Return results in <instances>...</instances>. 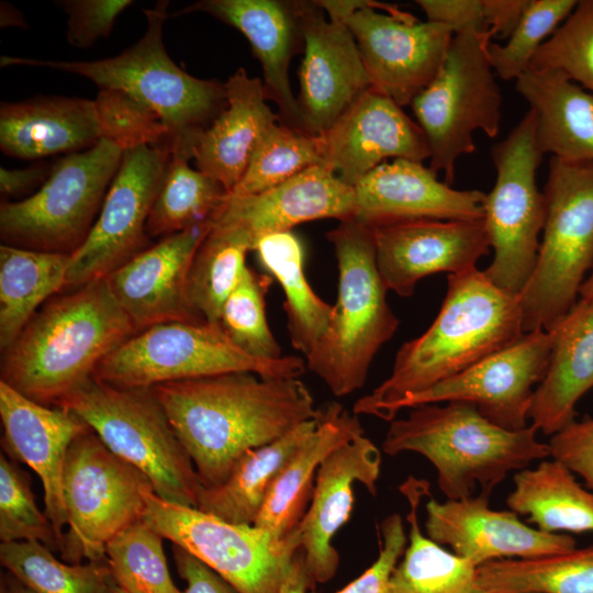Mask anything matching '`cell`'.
<instances>
[{
  "label": "cell",
  "instance_id": "cell-1",
  "mask_svg": "<svg viewBox=\"0 0 593 593\" xmlns=\"http://www.w3.org/2000/svg\"><path fill=\"white\" fill-rule=\"evenodd\" d=\"M150 389L205 486L222 483L248 450L281 438L321 412L299 378L235 371Z\"/></svg>",
  "mask_w": 593,
  "mask_h": 593
},
{
  "label": "cell",
  "instance_id": "cell-2",
  "mask_svg": "<svg viewBox=\"0 0 593 593\" xmlns=\"http://www.w3.org/2000/svg\"><path fill=\"white\" fill-rule=\"evenodd\" d=\"M524 333L518 295L496 287L477 268L448 275L447 292L432 325L400 347L390 376L358 399L353 413L391 422L403 399L507 348Z\"/></svg>",
  "mask_w": 593,
  "mask_h": 593
},
{
  "label": "cell",
  "instance_id": "cell-3",
  "mask_svg": "<svg viewBox=\"0 0 593 593\" xmlns=\"http://www.w3.org/2000/svg\"><path fill=\"white\" fill-rule=\"evenodd\" d=\"M135 333L105 278L86 283L48 300L2 350L1 381L37 403L57 406Z\"/></svg>",
  "mask_w": 593,
  "mask_h": 593
},
{
  "label": "cell",
  "instance_id": "cell-4",
  "mask_svg": "<svg viewBox=\"0 0 593 593\" xmlns=\"http://www.w3.org/2000/svg\"><path fill=\"white\" fill-rule=\"evenodd\" d=\"M537 432L532 424L505 429L466 402L423 404L390 422L382 449L389 456H423L435 468L447 500H461L472 496L478 486L491 494L510 472L550 456Z\"/></svg>",
  "mask_w": 593,
  "mask_h": 593
},
{
  "label": "cell",
  "instance_id": "cell-5",
  "mask_svg": "<svg viewBox=\"0 0 593 593\" xmlns=\"http://www.w3.org/2000/svg\"><path fill=\"white\" fill-rule=\"evenodd\" d=\"M169 1L144 10L146 30L131 47L98 60H42L2 56V67H46L85 77L99 89L121 91L153 111L169 135L171 155L192 159L199 136L226 108L224 83L193 77L180 68L164 45Z\"/></svg>",
  "mask_w": 593,
  "mask_h": 593
},
{
  "label": "cell",
  "instance_id": "cell-6",
  "mask_svg": "<svg viewBox=\"0 0 593 593\" xmlns=\"http://www.w3.org/2000/svg\"><path fill=\"white\" fill-rule=\"evenodd\" d=\"M326 237L337 262V299L326 331L304 360L335 396L343 398L365 385L377 353L400 321L378 270L373 228L350 219Z\"/></svg>",
  "mask_w": 593,
  "mask_h": 593
},
{
  "label": "cell",
  "instance_id": "cell-7",
  "mask_svg": "<svg viewBox=\"0 0 593 593\" xmlns=\"http://www.w3.org/2000/svg\"><path fill=\"white\" fill-rule=\"evenodd\" d=\"M534 272L518 295L524 332L550 329L577 303L593 267V160L551 157Z\"/></svg>",
  "mask_w": 593,
  "mask_h": 593
},
{
  "label": "cell",
  "instance_id": "cell-8",
  "mask_svg": "<svg viewBox=\"0 0 593 593\" xmlns=\"http://www.w3.org/2000/svg\"><path fill=\"white\" fill-rule=\"evenodd\" d=\"M57 407L75 413L113 454L142 471L160 499L195 507L202 483L150 388H116L92 378Z\"/></svg>",
  "mask_w": 593,
  "mask_h": 593
},
{
  "label": "cell",
  "instance_id": "cell-9",
  "mask_svg": "<svg viewBox=\"0 0 593 593\" xmlns=\"http://www.w3.org/2000/svg\"><path fill=\"white\" fill-rule=\"evenodd\" d=\"M492 37L490 31L455 34L438 74L411 103L429 146V169L449 186L458 159L475 152L474 133L493 138L500 131L503 98L488 54Z\"/></svg>",
  "mask_w": 593,
  "mask_h": 593
},
{
  "label": "cell",
  "instance_id": "cell-10",
  "mask_svg": "<svg viewBox=\"0 0 593 593\" xmlns=\"http://www.w3.org/2000/svg\"><path fill=\"white\" fill-rule=\"evenodd\" d=\"M305 370L301 357L267 360L247 355L219 325L174 321L135 333L101 360L92 378L116 388H152L225 372L299 378Z\"/></svg>",
  "mask_w": 593,
  "mask_h": 593
},
{
  "label": "cell",
  "instance_id": "cell-11",
  "mask_svg": "<svg viewBox=\"0 0 593 593\" xmlns=\"http://www.w3.org/2000/svg\"><path fill=\"white\" fill-rule=\"evenodd\" d=\"M124 150L108 139L64 155L33 194L0 205L2 244L72 254L100 212Z\"/></svg>",
  "mask_w": 593,
  "mask_h": 593
},
{
  "label": "cell",
  "instance_id": "cell-12",
  "mask_svg": "<svg viewBox=\"0 0 593 593\" xmlns=\"http://www.w3.org/2000/svg\"><path fill=\"white\" fill-rule=\"evenodd\" d=\"M542 155L530 110L491 149L496 177L485 197L483 223L494 257L483 272L515 295L534 272L545 225V195L536 181Z\"/></svg>",
  "mask_w": 593,
  "mask_h": 593
},
{
  "label": "cell",
  "instance_id": "cell-13",
  "mask_svg": "<svg viewBox=\"0 0 593 593\" xmlns=\"http://www.w3.org/2000/svg\"><path fill=\"white\" fill-rule=\"evenodd\" d=\"M67 529L60 559L68 563L102 561L107 544L143 517L148 478L113 454L91 430L70 445L64 468Z\"/></svg>",
  "mask_w": 593,
  "mask_h": 593
},
{
  "label": "cell",
  "instance_id": "cell-14",
  "mask_svg": "<svg viewBox=\"0 0 593 593\" xmlns=\"http://www.w3.org/2000/svg\"><path fill=\"white\" fill-rule=\"evenodd\" d=\"M142 518L238 593H277L301 549L298 527L279 540L255 525L233 524L195 507L165 501L154 490L145 493Z\"/></svg>",
  "mask_w": 593,
  "mask_h": 593
},
{
  "label": "cell",
  "instance_id": "cell-15",
  "mask_svg": "<svg viewBox=\"0 0 593 593\" xmlns=\"http://www.w3.org/2000/svg\"><path fill=\"white\" fill-rule=\"evenodd\" d=\"M351 32L372 87L402 108L438 74L454 37L448 26L418 21L387 3L316 0Z\"/></svg>",
  "mask_w": 593,
  "mask_h": 593
},
{
  "label": "cell",
  "instance_id": "cell-16",
  "mask_svg": "<svg viewBox=\"0 0 593 593\" xmlns=\"http://www.w3.org/2000/svg\"><path fill=\"white\" fill-rule=\"evenodd\" d=\"M170 155L150 145L123 153L92 228L70 254L66 288L104 279L147 248L146 224Z\"/></svg>",
  "mask_w": 593,
  "mask_h": 593
},
{
  "label": "cell",
  "instance_id": "cell-17",
  "mask_svg": "<svg viewBox=\"0 0 593 593\" xmlns=\"http://www.w3.org/2000/svg\"><path fill=\"white\" fill-rule=\"evenodd\" d=\"M551 342L544 329L524 333L514 344L434 387L403 399L395 407L466 402L492 423L510 430L527 426L534 387L544 379Z\"/></svg>",
  "mask_w": 593,
  "mask_h": 593
},
{
  "label": "cell",
  "instance_id": "cell-18",
  "mask_svg": "<svg viewBox=\"0 0 593 593\" xmlns=\"http://www.w3.org/2000/svg\"><path fill=\"white\" fill-rule=\"evenodd\" d=\"M303 59L296 98L302 128L318 136L365 91L371 79L349 29L316 1H299Z\"/></svg>",
  "mask_w": 593,
  "mask_h": 593
},
{
  "label": "cell",
  "instance_id": "cell-19",
  "mask_svg": "<svg viewBox=\"0 0 593 593\" xmlns=\"http://www.w3.org/2000/svg\"><path fill=\"white\" fill-rule=\"evenodd\" d=\"M318 136L323 165L350 187L388 159L423 163L430 156L417 122L374 87Z\"/></svg>",
  "mask_w": 593,
  "mask_h": 593
},
{
  "label": "cell",
  "instance_id": "cell-20",
  "mask_svg": "<svg viewBox=\"0 0 593 593\" xmlns=\"http://www.w3.org/2000/svg\"><path fill=\"white\" fill-rule=\"evenodd\" d=\"M490 494L425 504L426 536L448 546L475 567L503 559H532L567 552L575 548L573 537L546 533L523 523L511 511L489 506Z\"/></svg>",
  "mask_w": 593,
  "mask_h": 593
},
{
  "label": "cell",
  "instance_id": "cell-21",
  "mask_svg": "<svg viewBox=\"0 0 593 593\" xmlns=\"http://www.w3.org/2000/svg\"><path fill=\"white\" fill-rule=\"evenodd\" d=\"M376 261L388 291L413 295L419 280L437 272L477 268L491 248L483 220H415L373 228Z\"/></svg>",
  "mask_w": 593,
  "mask_h": 593
},
{
  "label": "cell",
  "instance_id": "cell-22",
  "mask_svg": "<svg viewBox=\"0 0 593 593\" xmlns=\"http://www.w3.org/2000/svg\"><path fill=\"white\" fill-rule=\"evenodd\" d=\"M213 222L166 236L120 266L107 283L136 333L174 322H203L188 299L187 282L193 256Z\"/></svg>",
  "mask_w": 593,
  "mask_h": 593
},
{
  "label": "cell",
  "instance_id": "cell-23",
  "mask_svg": "<svg viewBox=\"0 0 593 593\" xmlns=\"http://www.w3.org/2000/svg\"><path fill=\"white\" fill-rule=\"evenodd\" d=\"M380 471V449L363 434L336 448L321 463L310 504L298 525L301 552L313 582L325 583L336 573L339 553L333 540L350 517L354 485L361 483L374 496Z\"/></svg>",
  "mask_w": 593,
  "mask_h": 593
},
{
  "label": "cell",
  "instance_id": "cell-24",
  "mask_svg": "<svg viewBox=\"0 0 593 593\" xmlns=\"http://www.w3.org/2000/svg\"><path fill=\"white\" fill-rule=\"evenodd\" d=\"M353 188L354 220L372 228L415 220H483L486 193L454 189L418 161H387Z\"/></svg>",
  "mask_w": 593,
  "mask_h": 593
},
{
  "label": "cell",
  "instance_id": "cell-25",
  "mask_svg": "<svg viewBox=\"0 0 593 593\" xmlns=\"http://www.w3.org/2000/svg\"><path fill=\"white\" fill-rule=\"evenodd\" d=\"M0 418L4 454L40 477L44 513L63 539L68 523L63 485L65 462L70 445L89 426L71 411L37 403L1 380Z\"/></svg>",
  "mask_w": 593,
  "mask_h": 593
},
{
  "label": "cell",
  "instance_id": "cell-26",
  "mask_svg": "<svg viewBox=\"0 0 593 593\" xmlns=\"http://www.w3.org/2000/svg\"><path fill=\"white\" fill-rule=\"evenodd\" d=\"M194 12L209 14L247 38L253 55L261 65L266 98L278 107L280 122L303 131L289 79L291 59L303 52L304 45L299 1L200 0L175 15Z\"/></svg>",
  "mask_w": 593,
  "mask_h": 593
},
{
  "label": "cell",
  "instance_id": "cell-27",
  "mask_svg": "<svg viewBox=\"0 0 593 593\" xmlns=\"http://www.w3.org/2000/svg\"><path fill=\"white\" fill-rule=\"evenodd\" d=\"M355 210L354 188L327 167L317 165L260 193L230 194L213 223L244 231L255 247L260 238L291 231L305 222L354 219Z\"/></svg>",
  "mask_w": 593,
  "mask_h": 593
},
{
  "label": "cell",
  "instance_id": "cell-28",
  "mask_svg": "<svg viewBox=\"0 0 593 593\" xmlns=\"http://www.w3.org/2000/svg\"><path fill=\"white\" fill-rule=\"evenodd\" d=\"M103 138L96 99L37 96L1 102L0 148L7 156L36 160L67 155L89 149Z\"/></svg>",
  "mask_w": 593,
  "mask_h": 593
},
{
  "label": "cell",
  "instance_id": "cell-29",
  "mask_svg": "<svg viewBox=\"0 0 593 593\" xmlns=\"http://www.w3.org/2000/svg\"><path fill=\"white\" fill-rule=\"evenodd\" d=\"M547 333L549 363L535 389L529 418L552 436L575 421L578 401L593 388V300L580 298Z\"/></svg>",
  "mask_w": 593,
  "mask_h": 593
},
{
  "label": "cell",
  "instance_id": "cell-30",
  "mask_svg": "<svg viewBox=\"0 0 593 593\" xmlns=\"http://www.w3.org/2000/svg\"><path fill=\"white\" fill-rule=\"evenodd\" d=\"M227 105L199 136L192 152L195 168L230 192L242 179L265 128L280 121L267 104L264 83L238 68L224 82Z\"/></svg>",
  "mask_w": 593,
  "mask_h": 593
},
{
  "label": "cell",
  "instance_id": "cell-31",
  "mask_svg": "<svg viewBox=\"0 0 593 593\" xmlns=\"http://www.w3.org/2000/svg\"><path fill=\"white\" fill-rule=\"evenodd\" d=\"M358 415L337 402L321 409L313 433L296 448L273 481L255 526L282 540L300 524L310 504L317 470L336 448L362 435Z\"/></svg>",
  "mask_w": 593,
  "mask_h": 593
},
{
  "label": "cell",
  "instance_id": "cell-32",
  "mask_svg": "<svg viewBox=\"0 0 593 593\" xmlns=\"http://www.w3.org/2000/svg\"><path fill=\"white\" fill-rule=\"evenodd\" d=\"M516 91L535 115L542 154L568 161L593 160V94L552 69H528Z\"/></svg>",
  "mask_w": 593,
  "mask_h": 593
},
{
  "label": "cell",
  "instance_id": "cell-33",
  "mask_svg": "<svg viewBox=\"0 0 593 593\" xmlns=\"http://www.w3.org/2000/svg\"><path fill=\"white\" fill-rule=\"evenodd\" d=\"M318 417L300 424L270 444L248 450L222 483L201 484L195 508L233 524L254 525L273 481L316 428Z\"/></svg>",
  "mask_w": 593,
  "mask_h": 593
},
{
  "label": "cell",
  "instance_id": "cell-34",
  "mask_svg": "<svg viewBox=\"0 0 593 593\" xmlns=\"http://www.w3.org/2000/svg\"><path fill=\"white\" fill-rule=\"evenodd\" d=\"M400 492L409 504V545L392 574L389 593H480L478 567L444 549L421 530L418 508L430 494L429 483L409 477Z\"/></svg>",
  "mask_w": 593,
  "mask_h": 593
},
{
  "label": "cell",
  "instance_id": "cell-35",
  "mask_svg": "<svg viewBox=\"0 0 593 593\" xmlns=\"http://www.w3.org/2000/svg\"><path fill=\"white\" fill-rule=\"evenodd\" d=\"M506 504L546 533L593 532V491L584 489L562 462L544 460L513 478Z\"/></svg>",
  "mask_w": 593,
  "mask_h": 593
},
{
  "label": "cell",
  "instance_id": "cell-36",
  "mask_svg": "<svg viewBox=\"0 0 593 593\" xmlns=\"http://www.w3.org/2000/svg\"><path fill=\"white\" fill-rule=\"evenodd\" d=\"M70 254L0 246V347L11 345L34 314L66 288Z\"/></svg>",
  "mask_w": 593,
  "mask_h": 593
},
{
  "label": "cell",
  "instance_id": "cell-37",
  "mask_svg": "<svg viewBox=\"0 0 593 593\" xmlns=\"http://www.w3.org/2000/svg\"><path fill=\"white\" fill-rule=\"evenodd\" d=\"M254 251L269 276L281 286L291 344L305 357L326 331L333 304L322 300L309 283L303 245L292 231L260 238Z\"/></svg>",
  "mask_w": 593,
  "mask_h": 593
},
{
  "label": "cell",
  "instance_id": "cell-38",
  "mask_svg": "<svg viewBox=\"0 0 593 593\" xmlns=\"http://www.w3.org/2000/svg\"><path fill=\"white\" fill-rule=\"evenodd\" d=\"M253 249L244 231L213 223L193 256L187 282L189 302L201 321L219 325L223 304L240 281Z\"/></svg>",
  "mask_w": 593,
  "mask_h": 593
},
{
  "label": "cell",
  "instance_id": "cell-39",
  "mask_svg": "<svg viewBox=\"0 0 593 593\" xmlns=\"http://www.w3.org/2000/svg\"><path fill=\"white\" fill-rule=\"evenodd\" d=\"M480 593H593V546L478 567Z\"/></svg>",
  "mask_w": 593,
  "mask_h": 593
},
{
  "label": "cell",
  "instance_id": "cell-40",
  "mask_svg": "<svg viewBox=\"0 0 593 593\" xmlns=\"http://www.w3.org/2000/svg\"><path fill=\"white\" fill-rule=\"evenodd\" d=\"M189 158L170 155L146 224L149 237H166L213 222L230 192L209 175L192 168Z\"/></svg>",
  "mask_w": 593,
  "mask_h": 593
},
{
  "label": "cell",
  "instance_id": "cell-41",
  "mask_svg": "<svg viewBox=\"0 0 593 593\" xmlns=\"http://www.w3.org/2000/svg\"><path fill=\"white\" fill-rule=\"evenodd\" d=\"M0 562L35 593H114L107 560L68 563L40 541L1 542Z\"/></svg>",
  "mask_w": 593,
  "mask_h": 593
},
{
  "label": "cell",
  "instance_id": "cell-42",
  "mask_svg": "<svg viewBox=\"0 0 593 593\" xmlns=\"http://www.w3.org/2000/svg\"><path fill=\"white\" fill-rule=\"evenodd\" d=\"M317 165L324 166L320 136L273 122L258 138L231 195L260 193Z\"/></svg>",
  "mask_w": 593,
  "mask_h": 593
},
{
  "label": "cell",
  "instance_id": "cell-43",
  "mask_svg": "<svg viewBox=\"0 0 593 593\" xmlns=\"http://www.w3.org/2000/svg\"><path fill=\"white\" fill-rule=\"evenodd\" d=\"M164 537L143 518L118 533L105 546V558L125 593H182L174 583Z\"/></svg>",
  "mask_w": 593,
  "mask_h": 593
},
{
  "label": "cell",
  "instance_id": "cell-44",
  "mask_svg": "<svg viewBox=\"0 0 593 593\" xmlns=\"http://www.w3.org/2000/svg\"><path fill=\"white\" fill-rule=\"evenodd\" d=\"M272 277L246 267L243 277L223 304L219 326L240 350L258 359L281 358L282 350L267 317L265 296Z\"/></svg>",
  "mask_w": 593,
  "mask_h": 593
},
{
  "label": "cell",
  "instance_id": "cell-45",
  "mask_svg": "<svg viewBox=\"0 0 593 593\" xmlns=\"http://www.w3.org/2000/svg\"><path fill=\"white\" fill-rule=\"evenodd\" d=\"M577 0H529L514 32L504 44L491 43V66L502 80H517L526 72L540 46L571 14Z\"/></svg>",
  "mask_w": 593,
  "mask_h": 593
},
{
  "label": "cell",
  "instance_id": "cell-46",
  "mask_svg": "<svg viewBox=\"0 0 593 593\" xmlns=\"http://www.w3.org/2000/svg\"><path fill=\"white\" fill-rule=\"evenodd\" d=\"M0 539L40 541L57 553L61 544L52 522L35 503L29 474L4 454L0 456Z\"/></svg>",
  "mask_w": 593,
  "mask_h": 593
},
{
  "label": "cell",
  "instance_id": "cell-47",
  "mask_svg": "<svg viewBox=\"0 0 593 593\" xmlns=\"http://www.w3.org/2000/svg\"><path fill=\"white\" fill-rule=\"evenodd\" d=\"M530 68L561 71L593 94V0L578 1L537 51Z\"/></svg>",
  "mask_w": 593,
  "mask_h": 593
},
{
  "label": "cell",
  "instance_id": "cell-48",
  "mask_svg": "<svg viewBox=\"0 0 593 593\" xmlns=\"http://www.w3.org/2000/svg\"><path fill=\"white\" fill-rule=\"evenodd\" d=\"M96 101L104 139L124 152L143 145L160 146L170 152L168 132L153 111L118 90L100 89Z\"/></svg>",
  "mask_w": 593,
  "mask_h": 593
},
{
  "label": "cell",
  "instance_id": "cell-49",
  "mask_svg": "<svg viewBox=\"0 0 593 593\" xmlns=\"http://www.w3.org/2000/svg\"><path fill=\"white\" fill-rule=\"evenodd\" d=\"M67 14L66 38L76 48H88L110 35L119 15L132 0H59L55 2Z\"/></svg>",
  "mask_w": 593,
  "mask_h": 593
},
{
  "label": "cell",
  "instance_id": "cell-50",
  "mask_svg": "<svg viewBox=\"0 0 593 593\" xmlns=\"http://www.w3.org/2000/svg\"><path fill=\"white\" fill-rule=\"evenodd\" d=\"M407 540L401 515L387 516L380 525L378 558L360 577L336 593H389L392 574Z\"/></svg>",
  "mask_w": 593,
  "mask_h": 593
},
{
  "label": "cell",
  "instance_id": "cell-51",
  "mask_svg": "<svg viewBox=\"0 0 593 593\" xmlns=\"http://www.w3.org/2000/svg\"><path fill=\"white\" fill-rule=\"evenodd\" d=\"M550 456L579 474L593 491V418L573 421L553 434Z\"/></svg>",
  "mask_w": 593,
  "mask_h": 593
},
{
  "label": "cell",
  "instance_id": "cell-52",
  "mask_svg": "<svg viewBox=\"0 0 593 593\" xmlns=\"http://www.w3.org/2000/svg\"><path fill=\"white\" fill-rule=\"evenodd\" d=\"M427 21L444 24L454 34L467 30L488 32L482 0H417Z\"/></svg>",
  "mask_w": 593,
  "mask_h": 593
},
{
  "label": "cell",
  "instance_id": "cell-53",
  "mask_svg": "<svg viewBox=\"0 0 593 593\" xmlns=\"http://www.w3.org/2000/svg\"><path fill=\"white\" fill-rule=\"evenodd\" d=\"M172 552L177 572L186 582L182 593H238L226 580L184 549L172 545Z\"/></svg>",
  "mask_w": 593,
  "mask_h": 593
},
{
  "label": "cell",
  "instance_id": "cell-54",
  "mask_svg": "<svg viewBox=\"0 0 593 593\" xmlns=\"http://www.w3.org/2000/svg\"><path fill=\"white\" fill-rule=\"evenodd\" d=\"M53 164L34 163L20 169L0 168V192L5 198H21L37 191L51 175Z\"/></svg>",
  "mask_w": 593,
  "mask_h": 593
},
{
  "label": "cell",
  "instance_id": "cell-55",
  "mask_svg": "<svg viewBox=\"0 0 593 593\" xmlns=\"http://www.w3.org/2000/svg\"><path fill=\"white\" fill-rule=\"evenodd\" d=\"M483 13L493 36L508 38L518 25L529 0H482Z\"/></svg>",
  "mask_w": 593,
  "mask_h": 593
},
{
  "label": "cell",
  "instance_id": "cell-56",
  "mask_svg": "<svg viewBox=\"0 0 593 593\" xmlns=\"http://www.w3.org/2000/svg\"><path fill=\"white\" fill-rule=\"evenodd\" d=\"M314 582L305 568L303 555L300 549L287 579L283 581L277 593H306V590Z\"/></svg>",
  "mask_w": 593,
  "mask_h": 593
},
{
  "label": "cell",
  "instance_id": "cell-57",
  "mask_svg": "<svg viewBox=\"0 0 593 593\" xmlns=\"http://www.w3.org/2000/svg\"><path fill=\"white\" fill-rule=\"evenodd\" d=\"M0 593H35L19 579L5 571L1 574Z\"/></svg>",
  "mask_w": 593,
  "mask_h": 593
},
{
  "label": "cell",
  "instance_id": "cell-58",
  "mask_svg": "<svg viewBox=\"0 0 593 593\" xmlns=\"http://www.w3.org/2000/svg\"><path fill=\"white\" fill-rule=\"evenodd\" d=\"M24 19L20 11L9 3H1V26H24Z\"/></svg>",
  "mask_w": 593,
  "mask_h": 593
},
{
  "label": "cell",
  "instance_id": "cell-59",
  "mask_svg": "<svg viewBox=\"0 0 593 593\" xmlns=\"http://www.w3.org/2000/svg\"><path fill=\"white\" fill-rule=\"evenodd\" d=\"M580 298L582 299H592L593 300V267L590 275L585 278L584 282L580 288Z\"/></svg>",
  "mask_w": 593,
  "mask_h": 593
},
{
  "label": "cell",
  "instance_id": "cell-60",
  "mask_svg": "<svg viewBox=\"0 0 593 593\" xmlns=\"http://www.w3.org/2000/svg\"><path fill=\"white\" fill-rule=\"evenodd\" d=\"M114 593H125L123 590H121L119 586H116L115 589V592Z\"/></svg>",
  "mask_w": 593,
  "mask_h": 593
}]
</instances>
